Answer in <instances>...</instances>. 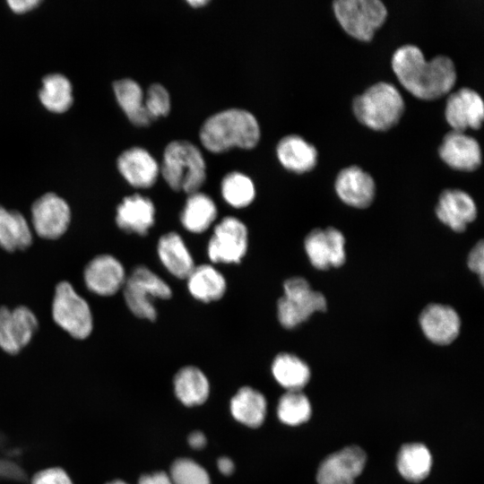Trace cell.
<instances>
[{"label":"cell","instance_id":"obj_1","mask_svg":"<svg viewBox=\"0 0 484 484\" xmlns=\"http://www.w3.org/2000/svg\"><path fill=\"white\" fill-rule=\"evenodd\" d=\"M392 68L403 88L424 100L447 94L456 82V70L451 58L437 56L426 61L420 48L411 44L395 50Z\"/></svg>","mask_w":484,"mask_h":484},{"label":"cell","instance_id":"obj_2","mask_svg":"<svg viewBox=\"0 0 484 484\" xmlns=\"http://www.w3.org/2000/svg\"><path fill=\"white\" fill-rule=\"evenodd\" d=\"M260 138L256 118L250 112L229 108L218 112L203 124L200 140L210 151L219 153L231 147L250 149Z\"/></svg>","mask_w":484,"mask_h":484},{"label":"cell","instance_id":"obj_3","mask_svg":"<svg viewBox=\"0 0 484 484\" xmlns=\"http://www.w3.org/2000/svg\"><path fill=\"white\" fill-rule=\"evenodd\" d=\"M356 118L375 131H387L396 125L403 115L405 104L398 89L379 82L357 96L352 104Z\"/></svg>","mask_w":484,"mask_h":484},{"label":"cell","instance_id":"obj_4","mask_svg":"<svg viewBox=\"0 0 484 484\" xmlns=\"http://www.w3.org/2000/svg\"><path fill=\"white\" fill-rule=\"evenodd\" d=\"M161 173L173 190L190 194L198 192L205 181V162L194 144L177 140L165 148Z\"/></svg>","mask_w":484,"mask_h":484},{"label":"cell","instance_id":"obj_5","mask_svg":"<svg viewBox=\"0 0 484 484\" xmlns=\"http://www.w3.org/2000/svg\"><path fill=\"white\" fill-rule=\"evenodd\" d=\"M122 290L128 309L135 316L150 321H154L157 317L152 300L168 299L172 296L170 286L144 265L136 266L126 275Z\"/></svg>","mask_w":484,"mask_h":484},{"label":"cell","instance_id":"obj_6","mask_svg":"<svg viewBox=\"0 0 484 484\" xmlns=\"http://www.w3.org/2000/svg\"><path fill=\"white\" fill-rule=\"evenodd\" d=\"M55 323L73 338L84 340L93 329V317L87 301L73 285L60 281L55 288L51 307Z\"/></svg>","mask_w":484,"mask_h":484},{"label":"cell","instance_id":"obj_7","mask_svg":"<svg viewBox=\"0 0 484 484\" xmlns=\"http://www.w3.org/2000/svg\"><path fill=\"white\" fill-rule=\"evenodd\" d=\"M284 295L277 302V316L281 324L292 329L307 321L315 312L324 311V295L312 290L307 281L292 277L283 284Z\"/></svg>","mask_w":484,"mask_h":484},{"label":"cell","instance_id":"obj_8","mask_svg":"<svg viewBox=\"0 0 484 484\" xmlns=\"http://www.w3.org/2000/svg\"><path fill=\"white\" fill-rule=\"evenodd\" d=\"M333 11L341 28L360 41H370L387 17V9L379 0H338Z\"/></svg>","mask_w":484,"mask_h":484},{"label":"cell","instance_id":"obj_9","mask_svg":"<svg viewBox=\"0 0 484 484\" xmlns=\"http://www.w3.org/2000/svg\"><path fill=\"white\" fill-rule=\"evenodd\" d=\"M248 246V230L239 219L227 216L214 227L207 245V255L214 264H238Z\"/></svg>","mask_w":484,"mask_h":484},{"label":"cell","instance_id":"obj_10","mask_svg":"<svg viewBox=\"0 0 484 484\" xmlns=\"http://www.w3.org/2000/svg\"><path fill=\"white\" fill-rule=\"evenodd\" d=\"M38 329V318L29 307H0V349L3 351L18 354L30 342Z\"/></svg>","mask_w":484,"mask_h":484},{"label":"cell","instance_id":"obj_11","mask_svg":"<svg viewBox=\"0 0 484 484\" xmlns=\"http://www.w3.org/2000/svg\"><path fill=\"white\" fill-rule=\"evenodd\" d=\"M71 215L65 199L55 193H46L31 206V226L40 238L56 239L68 229Z\"/></svg>","mask_w":484,"mask_h":484},{"label":"cell","instance_id":"obj_12","mask_svg":"<svg viewBox=\"0 0 484 484\" xmlns=\"http://www.w3.org/2000/svg\"><path fill=\"white\" fill-rule=\"evenodd\" d=\"M367 454L358 445L345 446L324 459L316 472L317 484H355L362 473Z\"/></svg>","mask_w":484,"mask_h":484},{"label":"cell","instance_id":"obj_13","mask_svg":"<svg viewBox=\"0 0 484 484\" xmlns=\"http://www.w3.org/2000/svg\"><path fill=\"white\" fill-rule=\"evenodd\" d=\"M342 233L332 227L311 230L304 241L310 263L320 270L341 266L346 259Z\"/></svg>","mask_w":484,"mask_h":484},{"label":"cell","instance_id":"obj_14","mask_svg":"<svg viewBox=\"0 0 484 484\" xmlns=\"http://www.w3.org/2000/svg\"><path fill=\"white\" fill-rule=\"evenodd\" d=\"M126 272L115 256L102 254L92 258L83 270L86 288L99 296H112L122 290Z\"/></svg>","mask_w":484,"mask_h":484},{"label":"cell","instance_id":"obj_15","mask_svg":"<svg viewBox=\"0 0 484 484\" xmlns=\"http://www.w3.org/2000/svg\"><path fill=\"white\" fill-rule=\"evenodd\" d=\"M445 117L453 131L480 129L484 119L482 98L472 89L462 88L448 97Z\"/></svg>","mask_w":484,"mask_h":484},{"label":"cell","instance_id":"obj_16","mask_svg":"<svg viewBox=\"0 0 484 484\" xmlns=\"http://www.w3.org/2000/svg\"><path fill=\"white\" fill-rule=\"evenodd\" d=\"M438 153L446 165L461 171L476 170L482 161L478 141L457 131H451L444 136Z\"/></svg>","mask_w":484,"mask_h":484},{"label":"cell","instance_id":"obj_17","mask_svg":"<svg viewBox=\"0 0 484 484\" xmlns=\"http://www.w3.org/2000/svg\"><path fill=\"white\" fill-rule=\"evenodd\" d=\"M419 324L429 341L436 344L446 345L457 338L461 320L453 307L433 303L420 313Z\"/></svg>","mask_w":484,"mask_h":484},{"label":"cell","instance_id":"obj_18","mask_svg":"<svg viewBox=\"0 0 484 484\" xmlns=\"http://www.w3.org/2000/svg\"><path fill=\"white\" fill-rule=\"evenodd\" d=\"M334 186L341 200L356 208L370 205L376 194L373 177L358 166L341 169L336 177Z\"/></svg>","mask_w":484,"mask_h":484},{"label":"cell","instance_id":"obj_19","mask_svg":"<svg viewBox=\"0 0 484 484\" xmlns=\"http://www.w3.org/2000/svg\"><path fill=\"white\" fill-rule=\"evenodd\" d=\"M436 213L444 224L456 232H462L467 225L475 220L477 207L466 192L446 189L439 196Z\"/></svg>","mask_w":484,"mask_h":484},{"label":"cell","instance_id":"obj_20","mask_svg":"<svg viewBox=\"0 0 484 484\" xmlns=\"http://www.w3.org/2000/svg\"><path fill=\"white\" fill-rule=\"evenodd\" d=\"M155 214L152 201L135 194L125 197L117 206L116 223L125 232L145 236L155 223Z\"/></svg>","mask_w":484,"mask_h":484},{"label":"cell","instance_id":"obj_21","mask_svg":"<svg viewBox=\"0 0 484 484\" xmlns=\"http://www.w3.org/2000/svg\"><path fill=\"white\" fill-rule=\"evenodd\" d=\"M117 168L124 178L138 188L151 187L159 174L157 161L141 147H133L122 152L117 159Z\"/></svg>","mask_w":484,"mask_h":484},{"label":"cell","instance_id":"obj_22","mask_svg":"<svg viewBox=\"0 0 484 484\" xmlns=\"http://www.w3.org/2000/svg\"><path fill=\"white\" fill-rule=\"evenodd\" d=\"M157 254L165 269L178 279H186L195 264L184 239L177 232L160 236Z\"/></svg>","mask_w":484,"mask_h":484},{"label":"cell","instance_id":"obj_23","mask_svg":"<svg viewBox=\"0 0 484 484\" xmlns=\"http://www.w3.org/2000/svg\"><path fill=\"white\" fill-rule=\"evenodd\" d=\"M276 152L281 165L295 173L308 172L317 163V150L299 135L283 137L277 145Z\"/></svg>","mask_w":484,"mask_h":484},{"label":"cell","instance_id":"obj_24","mask_svg":"<svg viewBox=\"0 0 484 484\" xmlns=\"http://www.w3.org/2000/svg\"><path fill=\"white\" fill-rule=\"evenodd\" d=\"M186 280L189 293L204 303L220 299L227 290L225 277L208 264L195 265Z\"/></svg>","mask_w":484,"mask_h":484},{"label":"cell","instance_id":"obj_25","mask_svg":"<svg viewBox=\"0 0 484 484\" xmlns=\"http://www.w3.org/2000/svg\"><path fill=\"white\" fill-rule=\"evenodd\" d=\"M32 240V229L24 216L0 205V246L7 252L24 250Z\"/></svg>","mask_w":484,"mask_h":484},{"label":"cell","instance_id":"obj_26","mask_svg":"<svg viewBox=\"0 0 484 484\" xmlns=\"http://www.w3.org/2000/svg\"><path fill=\"white\" fill-rule=\"evenodd\" d=\"M217 214L214 201L203 193L195 192L187 197L180 214V221L187 231L199 234L212 225Z\"/></svg>","mask_w":484,"mask_h":484},{"label":"cell","instance_id":"obj_27","mask_svg":"<svg viewBox=\"0 0 484 484\" xmlns=\"http://www.w3.org/2000/svg\"><path fill=\"white\" fill-rule=\"evenodd\" d=\"M173 384L177 397L186 406L200 405L209 396V381L205 374L194 366L181 367L176 373Z\"/></svg>","mask_w":484,"mask_h":484},{"label":"cell","instance_id":"obj_28","mask_svg":"<svg viewBox=\"0 0 484 484\" xmlns=\"http://www.w3.org/2000/svg\"><path fill=\"white\" fill-rule=\"evenodd\" d=\"M266 409L264 394L250 386L241 387L230 401L232 416L249 428H258L264 423Z\"/></svg>","mask_w":484,"mask_h":484},{"label":"cell","instance_id":"obj_29","mask_svg":"<svg viewBox=\"0 0 484 484\" xmlns=\"http://www.w3.org/2000/svg\"><path fill=\"white\" fill-rule=\"evenodd\" d=\"M432 467L429 449L421 443L403 445L397 455V469L401 476L411 482L425 480Z\"/></svg>","mask_w":484,"mask_h":484},{"label":"cell","instance_id":"obj_30","mask_svg":"<svg viewBox=\"0 0 484 484\" xmlns=\"http://www.w3.org/2000/svg\"><path fill=\"white\" fill-rule=\"evenodd\" d=\"M115 96L129 120L137 126L149 125L153 120L144 105L141 86L132 79H121L113 84Z\"/></svg>","mask_w":484,"mask_h":484},{"label":"cell","instance_id":"obj_31","mask_svg":"<svg viewBox=\"0 0 484 484\" xmlns=\"http://www.w3.org/2000/svg\"><path fill=\"white\" fill-rule=\"evenodd\" d=\"M275 380L287 391H301L310 380L311 372L306 362L296 355L280 353L272 363Z\"/></svg>","mask_w":484,"mask_h":484},{"label":"cell","instance_id":"obj_32","mask_svg":"<svg viewBox=\"0 0 484 484\" xmlns=\"http://www.w3.org/2000/svg\"><path fill=\"white\" fill-rule=\"evenodd\" d=\"M39 95L43 106L56 113L66 111L73 102L72 85L69 80L60 73L45 76Z\"/></svg>","mask_w":484,"mask_h":484},{"label":"cell","instance_id":"obj_33","mask_svg":"<svg viewBox=\"0 0 484 484\" xmlns=\"http://www.w3.org/2000/svg\"><path fill=\"white\" fill-rule=\"evenodd\" d=\"M311 414L310 401L301 391H287L279 400L277 415L286 425H301L310 419Z\"/></svg>","mask_w":484,"mask_h":484},{"label":"cell","instance_id":"obj_34","mask_svg":"<svg viewBox=\"0 0 484 484\" xmlns=\"http://www.w3.org/2000/svg\"><path fill=\"white\" fill-rule=\"evenodd\" d=\"M221 194L226 203L234 208L248 206L255 199L253 181L240 172H231L221 182Z\"/></svg>","mask_w":484,"mask_h":484},{"label":"cell","instance_id":"obj_35","mask_svg":"<svg viewBox=\"0 0 484 484\" xmlns=\"http://www.w3.org/2000/svg\"><path fill=\"white\" fill-rule=\"evenodd\" d=\"M169 475L173 484H211L207 471L189 458L175 460Z\"/></svg>","mask_w":484,"mask_h":484},{"label":"cell","instance_id":"obj_36","mask_svg":"<svg viewBox=\"0 0 484 484\" xmlns=\"http://www.w3.org/2000/svg\"><path fill=\"white\" fill-rule=\"evenodd\" d=\"M144 105L153 121L160 117L167 116L170 109V99L168 91L161 84H151L147 91Z\"/></svg>","mask_w":484,"mask_h":484},{"label":"cell","instance_id":"obj_37","mask_svg":"<svg viewBox=\"0 0 484 484\" xmlns=\"http://www.w3.org/2000/svg\"><path fill=\"white\" fill-rule=\"evenodd\" d=\"M30 484H74L68 472L58 466L42 469L31 478Z\"/></svg>","mask_w":484,"mask_h":484},{"label":"cell","instance_id":"obj_38","mask_svg":"<svg viewBox=\"0 0 484 484\" xmlns=\"http://www.w3.org/2000/svg\"><path fill=\"white\" fill-rule=\"evenodd\" d=\"M484 244L480 240L471 250L468 256V266L475 273L480 275V280L483 281V271H484Z\"/></svg>","mask_w":484,"mask_h":484},{"label":"cell","instance_id":"obj_39","mask_svg":"<svg viewBox=\"0 0 484 484\" xmlns=\"http://www.w3.org/2000/svg\"><path fill=\"white\" fill-rule=\"evenodd\" d=\"M138 484H173L170 477L164 471H156L151 474L143 475Z\"/></svg>","mask_w":484,"mask_h":484},{"label":"cell","instance_id":"obj_40","mask_svg":"<svg viewBox=\"0 0 484 484\" xmlns=\"http://www.w3.org/2000/svg\"><path fill=\"white\" fill-rule=\"evenodd\" d=\"M39 4L38 0H9L8 4L10 8L15 13H25Z\"/></svg>","mask_w":484,"mask_h":484},{"label":"cell","instance_id":"obj_41","mask_svg":"<svg viewBox=\"0 0 484 484\" xmlns=\"http://www.w3.org/2000/svg\"><path fill=\"white\" fill-rule=\"evenodd\" d=\"M188 443L194 449H202L206 445V437L201 431H194L188 436Z\"/></svg>","mask_w":484,"mask_h":484},{"label":"cell","instance_id":"obj_42","mask_svg":"<svg viewBox=\"0 0 484 484\" xmlns=\"http://www.w3.org/2000/svg\"><path fill=\"white\" fill-rule=\"evenodd\" d=\"M218 469L224 475H229L234 471V462L228 457H220L217 462Z\"/></svg>","mask_w":484,"mask_h":484},{"label":"cell","instance_id":"obj_43","mask_svg":"<svg viewBox=\"0 0 484 484\" xmlns=\"http://www.w3.org/2000/svg\"><path fill=\"white\" fill-rule=\"evenodd\" d=\"M187 2L194 7H196V6L198 7L208 3L207 0H191V1L188 0Z\"/></svg>","mask_w":484,"mask_h":484},{"label":"cell","instance_id":"obj_44","mask_svg":"<svg viewBox=\"0 0 484 484\" xmlns=\"http://www.w3.org/2000/svg\"><path fill=\"white\" fill-rule=\"evenodd\" d=\"M106 484H128V483L122 480H114L107 482Z\"/></svg>","mask_w":484,"mask_h":484}]
</instances>
